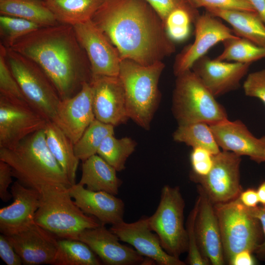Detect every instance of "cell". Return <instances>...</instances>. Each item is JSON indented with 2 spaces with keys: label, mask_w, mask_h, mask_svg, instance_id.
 <instances>
[{
  "label": "cell",
  "mask_w": 265,
  "mask_h": 265,
  "mask_svg": "<svg viewBox=\"0 0 265 265\" xmlns=\"http://www.w3.org/2000/svg\"><path fill=\"white\" fill-rule=\"evenodd\" d=\"M91 20L121 59L150 65L175 52L163 22L144 0H105Z\"/></svg>",
  "instance_id": "1"
},
{
  "label": "cell",
  "mask_w": 265,
  "mask_h": 265,
  "mask_svg": "<svg viewBox=\"0 0 265 265\" xmlns=\"http://www.w3.org/2000/svg\"><path fill=\"white\" fill-rule=\"evenodd\" d=\"M10 48L35 62L61 100L73 96L91 80L89 60L72 26L40 27L16 40Z\"/></svg>",
  "instance_id": "2"
},
{
  "label": "cell",
  "mask_w": 265,
  "mask_h": 265,
  "mask_svg": "<svg viewBox=\"0 0 265 265\" xmlns=\"http://www.w3.org/2000/svg\"><path fill=\"white\" fill-rule=\"evenodd\" d=\"M0 160L11 167L13 177L40 193L48 187L72 185L49 149L44 129L33 133L11 148H0Z\"/></svg>",
  "instance_id": "3"
},
{
  "label": "cell",
  "mask_w": 265,
  "mask_h": 265,
  "mask_svg": "<svg viewBox=\"0 0 265 265\" xmlns=\"http://www.w3.org/2000/svg\"><path fill=\"white\" fill-rule=\"evenodd\" d=\"M165 64L161 61L143 65L121 59L119 77L123 84L129 119L149 130L160 101L159 82Z\"/></svg>",
  "instance_id": "4"
},
{
  "label": "cell",
  "mask_w": 265,
  "mask_h": 265,
  "mask_svg": "<svg viewBox=\"0 0 265 265\" xmlns=\"http://www.w3.org/2000/svg\"><path fill=\"white\" fill-rule=\"evenodd\" d=\"M40 193V205L34 222L58 238L79 240L83 231L101 224L96 218L85 213L76 205L69 188L53 186Z\"/></svg>",
  "instance_id": "5"
},
{
  "label": "cell",
  "mask_w": 265,
  "mask_h": 265,
  "mask_svg": "<svg viewBox=\"0 0 265 265\" xmlns=\"http://www.w3.org/2000/svg\"><path fill=\"white\" fill-rule=\"evenodd\" d=\"M190 69L176 76L172 111L178 125L208 124L228 119L224 107Z\"/></svg>",
  "instance_id": "6"
},
{
  "label": "cell",
  "mask_w": 265,
  "mask_h": 265,
  "mask_svg": "<svg viewBox=\"0 0 265 265\" xmlns=\"http://www.w3.org/2000/svg\"><path fill=\"white\" fill-rule=\"evenodd\" d=\"M219 226L225 263L244 250L254 253L263 241L259 220L254 216L238 197L226 203L213 204Z\"/></svg>",
  "instance_id": "7"
},
{
  "label": "cell",
  "mask_w": 265,
  "mask_h": 265,
  "mask_svg": "<svg viewBox=\"0 0 265 265\" xmlns=\"http://www.w3.org/2000/svg\"><path fill=\"white\" fill-rule=\"evenodd\" d=\"M6 59L29 105L52 121L61 99L47 75L35 62L10 48Z\"/></svg>",
  "instance_id": "8"
},
{
  "label": "cell",
  "mask_w": 265,
  "mask_h": 265,
  "mask_svg": "<svg viewBox=\"0 0 265 265\" xmlns=\"http://www.w3.org/2000/svg\"><path fill=\"white\" fill-rule=\"evenodd\" d=\"M185 202L179 186L165 185L155 212L147 217L151 229L158 236L168 254L180 258L187 251L188 240L184 225Z\"/></svg>",
  "instance_id": "9"
},
{
  "label": "cell",
  "mask_w": 265,
  "mask_h": 265,
  "mask_svg": "<svg viewBox=\"0 0 265 265\" xmlns=\"http://www.w3.org/2000/svg\"><path fill=\"white\" fill-rule=\"evenodd\" d=\"M241 156L230 151H220L213 156L210 172L203 176L190 173L213 204L226 203L237 198L242 189L240 183Z\"/></svg>",
  "instance_id": "10"
},
{
  "label": "cell",
  "mask_w": 265,
  "mask_h": 265,
  "mask_svg": "<svg viewBox=\"0 0 265 265\" xmlns=\"http://www.w3.org/2000/svg\"><path fill=\"white\" fill-rule=\"evenodd\" d=\"M48 121L28 103L0 95V148L15 146Z\"/></svg>",
  "instance_id": "11"
},
{
  "label": "cell",
  "mask_w": 265,
  "mask_h": 265,
  "mask_svg": "<svg viewBox=\"0 0 265 265\" xmlns=\"http://www.w3.org/2000/svg\"><path fill=\"white\" fill-rule=\"evenodd\" d=\"M73 26L89 60L92 76H118L121 58L104 33L91 20Z\"/></svg>",
  "instance_id": "12"
},
{
  "label": "cell",
  "mask_w": 265,
  "mask_h": 265,
  "mask_svg": "<svg viewBox=\"0 0 265 265\" xmlns=\"http://www.w3.org/2000/svg\"><path fill=\"white\" fill-rule=\"evenodd\" d=\"M195 39L177 56L173 65L175 76L190 70L195 62L220 42L238 37L232 29L208 12L197 17L194 22Z\"/></svg>",
  "instance_id": "13"
},
{
  "label": "cell",
  "mask_w": 265,
  "mask_h": 265,
  "mask_svg": "<svg viewBox=\"0 0 265 265\" xmlns=\"http://www.w3.org/2000/svg\"><path fill=\"white\" fill-rule=\"evenodd\" d=\"M90 83L95 118L114 127L125 123L129 117L125 89L119 76H92Z\"/></svg>",
  "instance_id": "14"
},
{
  "label": "cell",
  "mask_w": 265,
  "mask_h": 265,
  "mask_svg": "<svg viewBox=\"0 0 265 265\" xmlns=\"http://www.w3.org/2000/svg\"><path fill=\"white\" fill-rule=\"evenodd\" d=\"M96 119L90 82L72 97L61 100L52 121L75 144Z\"/></svg>",
  "instance_id": "15"
},
{
  "label": "cell",
  "mask_w": 265,
  "mask_h": 265,
  "mask_svg": "<svg viewBox=\"0 0 265 265\" xmlns=\"http://www.w3.org/2000/svg\"><path fill=\"white\" fill-rule=\"evenodd\" d=\"M209 126L222 150L248 156L258 163L265 162V135L255 136L240 120L228 118Z\"/></svg>",
  "instance_id": "16"
},
{
  "label": "cell",
  "mask_w": 265,
  "mask_h": 265,
  "mask_svg": "<svg viewBox=\"0 0 265 265\" xmlns=\"http://www.w3.org/2000/svg\"><path fill=\"white\" fill-rule=\"evenodd\" d=\"M110 230L120 241L131 245L141 255L152 260L158 265H186L180 258L165 251L158 236L151 229L147 217L144 216L132 223L123 221L112 225Z\"/></svg>",
  "instance_id": "17"
},
{
  "label": "cell",
  "mask_w": 265,
  "mask_h": 265,
  "mask_svg": "<svg viewBox=\"0 0 265 265\" xmlns=\"http://www.w3.org/2000/svg\"><path fill=\"white\" fill-rule=\"evenodd\" d=\"M251 65L212 59L205 55L195 62L191 70L217 97L238 89Z\"/></svg>",
  "instance_id": "18"
},
{
  "label": "cell",
  "mask_w": 265,
  "mask_h": 265,
  "mask_svg": "<svg viewBox=\"0 0 265 265\" xmlns=\"http://www.w3.org/2000/svg\"><path fill=\"white\" fill-rule=\"evenodd\" d=\"M79 240L86 243L107 265H146V259L135 249L121 244L118 237L105 225L83 231Z\"/></svg>",
  "instance_id": "19"
},
{
  "label": "cell",
  "mask_w": 265,
  "mask_h": 265,
  "mask_svg": "<svg viewBox=\"0 0 265 265\" xmlns=\"http://www.w3.org/2000/svg\"><path fill=\"white\" fill-rule=\"evenodd\" d=\"M13 201L0 209V232L10 236L21 232L34 222L41 202V193L18 181L11 187Z\"/></svg>",
  "instance_id": "20"
},
{
  "label": "cell",
  "mask_w": 265,
  "mask_h": 265,
  "mask_svg": "<svg viewBox=\"0 0 265 265\" xmlns=\"http://www.w3.org/2000/svg\"><path fill=\"white\" fill-rule=\"evenodd\" d=\"M23 264L52 265L58 248V238L35 222L26 229L6 236Z\"/></svg>",
  "instance_id": "21"
},
{
  "label": "cell",
  "mask_w": 265,
  "mask_h": 265,
  "mask_svg": "<svg viewBox=\"0 0 265 265\" xmlns=\"http://www.w3.org/2000/svg\"><path fill=\"white\" fill-rule=\"evenodd\" d=\"M197 190L199 202L195 230L199 247L211 264L224 265L220 231L213 204L199 185Z\"/></svg>",
  "instance_id": "22"
},
{
  "label": "cell",
  "mask_w": 265,
  "mask_h": 265,
  "mask_svg": "<svg viewBox=\"0 0 265 265\" xmlns=\"http://www.w3.org/2000/svg\"><path fill=\"white\" fill-rule=\"evenodd\" d=\"M69 191L80 209L96 218L101 224L113 225L124 221L125 204L116 195L90 190L79 183L72 185Z\"/></svg>",
  "instance_id": "23"
},
{
  "label": "cell",
  "mask_w": 265,
  "mask_h": 265,
  "mask_svg": "<svg viewBox=\"0 0 265 265\" xmlns=\"http://www.w3.org/2000/svg\"><path fill=\"white\" fill-rule=\"evenodd\" d=\"M117 171L98 154L82 161V175L79 184L93 191H103L116 195L122 181Z\"/></svg>",
  "instance_id": "24"
},
{
  "label": "cell",
  "mask_w": 265,
  "mask_h": 265,
  "mask_svg": "<svg viewBox=\"0 0 265 265\" xmlns=\"http://www.w3.org/2000/svg\"><path fill=\"white\" fill-rule=\"evenodd\" d=\"M206 10L229 24L236 36L265 47V24L256 12L215 8Z\"/></svg>",
  "instance_id": "25"
},
{
  "label": "cell",
  "mask_w": 265,
  "mask_h": 265,
  "mask_svg": "<svg viewBox=\"0 0 265 265\" xmlns=\"http://www.w3.org/2000/svg\"><path fill=\"white\" fill-rule=\"evenodd\" d=\"M46 141L51 153L67 176L72 185L76 184L79 159L74 151V144L53 121L44 129Z\"/></svg>",
  "instance_id": "26"
},
{
  "label": "cell",
  "mask_w": 265,
  "mask_h": 265,
  "mask_svg": "<svg viewBox=\"0 0 265 265\" xmlns=\"http://www.w3.org/2000/svg\"><path fill=\"white\" fill-rule=\"evenodd\" d=\"M105 0H45L61 24L74 26L91 19Z\"/></svg>",
  "instance_id": "27"
},
{
  "label": "cell",
  "mask_w": 265,
  "mask_h": 265,
  "mask_svg": "<svg viewBox=\"0 0 265 265\" xmlns=\"http://www.w3.org/2000/svg\"><path fill=\"white\" fill-rule=\"evenodd\" d=\"M0 13L26 19L41 27L59 24L43 0H0Z\"/></svg>",
  "instance_id": "28"
},
{
  "label": "cell",
  "mask_w": 265,
  "mask_h": 265,
  "mask_svg": "<svg viewBox=\"0 0 265 265\" xmlns=\"http://www.w3.org/2000/svg\"><path fill=\"white\" fill-rule=\"evenodd\" d=\"M53 265H100L102 261L91 249L80 240L59 238Z\"/></svg>",
  "instance_id": "29"
},
{
  "label": "cell",
  "mask_w": 265,
  "mask_h": 265,
  "mask_svg": "<svg viewBox=\"0 0 265 265\" xmlns=\"http://www.w3.org/2000/svg\"><path fill=\"white\" fill-rule=\"evenodd\" d=\"M172 136L175 141L192 148H204L213 155L220 151L209 125L205 122L178 125Z\"/></svg>",
  "instance_id": "30"
},
{
  "label": "cell",
  "mask_w": 265,
  "mask_h": 265,
  "mask_svg": "<svg viewBox=\"0 0 265 265\" xmlns=\"http://www.w3.org/2000/svg\"><path fill=\"white\" fill-rule=\"evenodd\" d=\"M224 49L215 59L250 63L265 58V47L259 46L243 38L237 37L222 42Z\"/></svg>",
  "instance_id": "31"
},
{
  "label": "cell",
  "mask_w": 265,
  "mask_h": 265,
  "mask_svg": "<svg viewBox=\"0 0 265 265\" xmlns=\"http://www.w3.org/2000/svg\"><path fill=\"white\" fill-rule=\"evenodd\" d=\"M136 146V142L132 138H117L112 134L105 138L97 154L117 171H121L125 169L127 160L135 150Z\"/></svg>",
  "instance_id": "32"
},
{
  "label": "cell",
  "mask_w": 265,
  "mask_h": 265,
  "mask_svg": "<svg viewBox=\"0 0 265 265\" xmlns=\"http://www.w3.org/2000/svg\"><path fill=\"white\" fill-rule=\"evenodd\" d=\"M114 126L95 119L74 144L77 157L82 161L97 154L103 140L114 134Z\"/></svg>",
  "instance_id": "33"
},
{
  "label": "cell",
  "mask_w": 265,
  "mask_h": 265,
  "mask_svg": "<svg viewBox=\"0 0 265 265\" xmlns=\"http://www.w3.org/2000/svg\"><path fill=\"white\" fill-rule=\"evenodd\" d=\"M199 15L196 9L179 8L174 10L164 22L168 37L173 42L185 40L190 33V24L194 23Z\"/></svg>",
  "instance_id": "34"
},
{
  "label": "cell",
  "mask_w": 265,
  "mask_h": 265,
  "mask_svg": "<svg viewBox=\"0 0 265 265\" xmlns=\"http://www.w3.org/2000/svg\"><path fill=\"white\" fill-rule=\"evenodd\" d=\"M40 27L37 24L26 19L0 15V43L10 48L16 40Z\"/></svg>",
  "instance_id": "35"
},
{
  "label": "cell",
  "mask_w": 265,
  "mask_h": 265,
  "mask_svg": "<svg viewBox=\"0 0 265 265\" xmlns=\"http://www.w3.org/2000/svg\"><path fill=\"white\" fill-rule=\"evenodd\" d=\"M6 52V48L0 43V95L12 100L28 103L8 66Z\"/></svg>",
  "instance_id": "36"
},
{
  "label": "cell",
  "mask_w": 265,
  "mask_h": 265,
  "mask_svg": "<svg viewBox=\"0 0 265 265\" xmlns=\"http://www.w3.org/2000/svg\"><path fill=\"white\" fill-rule=\"evenodd\" d=\"M199 198L198 196L194 207L190 212L186 223L188 248L186 263L190 265H209L210 261L201 252L196 236L195 225L198 212Z\"/></svg>",
  "instance_id": "37"
},
{
  "label": "cell",
  "mask_w": 265,
  "mask_h": 265,
  "mask_svg": "<svg viewBox=\"0 0 265 265\" xmlns=\"http://www.w3.org/2000/svg\"><path fill=\"white\" fill-rule=\"evenodd\" d=\"M194 8L205 9L215 8L223 10H242L255 12L248 0H187Z\"/></svg>",
  "instance_id": "38"
},
{
  "label": "cell",
  "mask_w": 265,
  "mask_h": 265,
  "mask_svg": "<svg viewBox=\"0 0 265 265\" xmlns=\"http://www.w3.org/2000/svg\"><path fill=\"white\" fill-rule=\"evenodd\" d=\"M213 156L206 149L192 148L190 156L192 167L190 173L200 176L207 175L212 167Z\"/></svg>",
  "instance_id": "39"
},
{
  "label": "cell",
  "mask_w": 265,
  "mask_h": 265,
  "mask_svg": "<svg viewBox=\"0 0 265 265\" xmlns=\"http://www.w3.org/2000/svg\"><path fill=\"white\" fill-rule=\"evenodd\" d=\"M243 88L246 96L257 98L265 105V69L249 74Z\"/></svg>",
  "instance_id": "40"
},
{
  "label": "cell",
  "mask_w": 265,
  "mask_h": 265,
  "mask_svg": "<svg viewBox=\"0 0 265 265\" xmlns=\"http://www.w3.org/2000/svg\"><path fill=\"white\" fill-rule=\"evenodd\" d=\"M156 12L164 24L169 14L174 10L179 8L189 9H196L193 7L187 0H144Z\"/></svg>",
  "instance_id": "41"
},
{
  "label": "cell",
  "mask_w": 265,
  "mask_h": 265,
  "mask_svg": "<svg viewBox=\"0 0 265 265\" xmlns=\"http://www.w3.org/2000/svg\"><path fill=\"white\" fill-rule=\"evenodd\" d=\"M0 257L7 265H21L23 262L7 236L0 235Z\"/></svg>",
  "instance_id": "42"
},
{
  "label": "cell",
  "mask_w": 265,
  "mask_h": 265,
  "mask_svg": "<svg viewBox=\"0 0 265 265\" xmlns=\"http://www.w3.org/2000/svg\"><path fill=\"white\" fill-rule=\"evenodd\" d=\"M13 177L10 166L6 162L0 160V198L3 202L8 201L12 198L8 188L12 182Z\"/></svg>",
  "instance_id": "43"
},
{
  "label": "cell",
  "mask_w": 265,
  "mask_h": 265,
  "mask_svg": "<svg viewBox=\"0 0 265 265\" xmlns=\"http://www.w3.org/2000/svg\"><path fill=\"white\" fill-rule=\"evenodd\" d=\"M248 209L254 216L259 220L261 223L264 234V240L258 246L254 253L258 259L265 261V205H262L252 208H248Z\"/></svg>",
  "instance_id": "44"
},
{
  "label": "cell",
  "mask_w": 265,
  "mask_h": 265,
  "mask_svg": "<svg viewBox=\"0 0 265 265\" xmlns=\"http://www.w3.org/2000/svg\"><path fill=\"white\" fill-rule=\"evenodd\" d=\"M238 198L243 205L248 208H255L258 206L259 203L257 190L253 188L242 190L240 193Z\"/></svg>",
  "instance_id": "45"
},
{
  "label": "cell",
  "mask_w": 265,
  "mask_h": 265,
  "mask_svg": "<svg viewBox=\"0 0 265 265\" xmlns=\"http://www.w3.org/2000/svg\"><path fill=\"white\" fill-rule=\"evenodd\" d=\"M252 254L249 250H242L233 256L229 265H254L256 262Z\"/></svg>",
  "instance_id": "46"
},
{
  "label": "cell",
  "mask_w": 265,
  "mask_h": 265,
  "mask_svg": "<svg viewBox=\"0 0 265 265\" xmlns=\"http://www.w3.org/2000/svg\"><path fill=\"white\" fill-rule=\"evenodd\" d=\"M265 24V0H248Z\"/></svg>",
  "instance_id": "47"
},
{
  "label": "cell",
  "mask_w": 265,
  "mask_h": 265,
  "mask_svg": "<svg viewBox=\"0 0 265 265\" xmlns=\"http://www.w3.org/2000/svg\"><path fill=\"white\" fill-rule=\"evenodd\" d=\"M259 203L265 205V181L263 182L257 189Z\"/></svg>",
  "instance_id": "48"
},
{
  "label": "cell",
  "mask_w": 265,
  "mask_h": 265,
  "mask_svg": "<svg viewBox=\"0 0 265 265\" xmlns=\"http://www.w3.org/2000/svg\"></svg>",
  "instance_id": "49"
}]
</instances>
